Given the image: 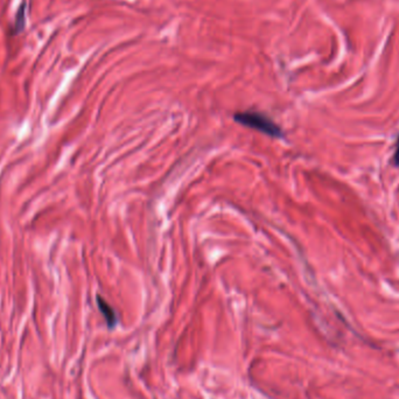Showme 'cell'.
<instances>
[{"instance_id":"1","label":"cell","mask_w":399,"mask_h":399,"mask_svg":"<svg viewBox=\"0 0 399 399\" xmlns=\"http://www.w3.org/2000/svg\"><path fill=\"white\" fill-rule=\"evenodd\" d=\"M233 119L244 126L253 128L261 133H265L273 138H281L283 137V130L279 125L273 122V120L264 114L257 111H243L237 112L233 116Z\"/></svg>"},{"instance_id":"2","label":"cell","mask_w":399,"mask_h":399,"mask_svg":"<svg viewBox=\"0 0 399 399\" xmlns=\"http://www.w3.org/2000/svg\"><path fill=\"white\" fill-rule=\"evenodd\" d=\"M97 305L100 313L103 314L104 317H105V321L109 326V328H114L117 324V315L114 308H112L111 306L99 296H97Z\"/></svg>"},{"instance_id":"3","label":"cell","mask_w":399,"mask_h":399,"mask_svg":"<svg viewBox=\"0 0 399 399\" xmlns=\"http://www.w3.org/2000/svg\"><path fill=\"white\" fill-rule=\"evenodd\" d=\"M392 163L394 166H399V137L397 140V145H396V151H394V155L392 158Z\"/></svg>"}]
</instances>
